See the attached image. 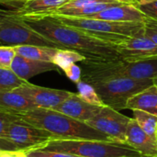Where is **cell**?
<instances>
[{"label":"cell","instance_id":"28","mask_svg":"<svg viewBox=\"0 0 157 157\" xmlns=\"http://www.w3.org/2000/svg\"><path fill=\"white\" fill-rule=\"evenodd\" d=\"M144 34L157 43V18L146 17L144 21Z\"/></svg>","mask_w":157,"mask_h":157},{"label":"cell","instance_id":"18","mask_svg":"<svg viewBox=\"0 0 157 157\" xmlns=\"http://www.w3.org/2000/svg\"><path fill=\"white\" fill-rule=\"evenodd\" d=\"M121 3L117 0H98L96 2H92L86 4L78 8H70V9H57L52 15H61L65 17H91L94 15L116 5H121Z\"/></svg>","mask_w":157,"mask_h":157},{"label":"cell","instance_id":"33","mask_svg":"<svg viewBox=\"0 0 157 157\" xmlns=\"http://www.w3.org/2000/svg\"><path fill=\"white\" fill-rule=\"evenodd\" d=\"M154 84L156 86V87H157V77L155 78V79H154Z\"/></svg>","mask_w":157,"mask_h":157},{"label":"cell","instance_id":"8","mask_svg":"<svg viewBox=\"0 0 157 157\" xmlns=\"http://www.w3.org/2000/svg\"><path fill=\"white\" fill-rule=\"evenodd\" d=\"M10 114L12 121L7 132L0 135V141H10L17 152L43 149L50 142L56 140L50 132L26 122L16 114Z\"/></svg>","mask_w":157,"mask_h":157},{"label":"cell","instance_id":"16","mask_svg":"<svg viewBox=\"0 0 157 157\" xmlns=\"http://www.w3.org/2000/svg\"><path fill=\"white\" fill-rule=\"evenodd\" d=\"M70 0H28L19 9L6 10L15 16H49Z\"/></svg>","mask_w":157,"mask_h":157},{"label":"cell","instance_id":"32","mask_svg":"<svg viewBox=\"0 0 157 157\" xmlns=\"http://www.w3.org/2000/svg\"><path fill=\"white\" fill-rule=\"evenodd\" d=\"M17 157H28V156H27V155H26V153H25V152H21V151H19V152H17Z\"/></svg>","mask_w":157,"mask_h":157},{"label":"cell","instance_id":"4","mask_svg":"<svg viewBox=\"0 0 157 157\" xmlns=\"http://www.w3.org/2000/svg\"><path fill=\"white\" fill-rule=\"evenodd\" d=\"M52 16L70 27L78 29L98 39L119 45L131 37L144 33V22H118L89 17H73L61 15Z\"/></svg>","mask_w":157,"mask_h":157},{"label":"cell","instance_id":"29","mask_svg":"<svg viewBox=\"0 0 157 157\" xmlns=\"http://www.w3.org/2000/svg\"><path fill=\"white\" fill-rule=\"evenodd\" d=\"M65 75L74 83L77 84L82 80V68L81 66L77 65L76 63H74L67 68L63 70Z\"/></svg>","mask_w":157,"mask_h":157},{"label":"cell","instance_id":"21","mask_svg":"<svg viewBox=\"0 0 157 157\" xmlns=\"http://www.w3.org/2000/svg\"><path fill=\"white\" fill-rule=\"evenodd\" d=\"M27 83L28 81L20 78L11 68L0 67V92L14 91Z\"/></svg>","mask_w":157,"mask_h":157},{"label":"cell","instance_id":"6","mask_svg":"<svg viewBox=\"0 0 157 157\" xmlns=\"http://www.w3.org/2000/svg\"><path fill=\"white\" fill-rule=\"evenodd\" d=\"M0 43L1 46L37 45L61 49L56 43L40 34L19 17L1 10L0 17Z\"/></svg>","mask_w":157,"mask_h":157},{"label":"cell","instance_id":"2","mask_svg":"<svg viewBox=\"0 0 157 157\" xmlns=\"http://www.w3.org/2000/svg\"><path fill=\"white\" fill-rule=\"evenodd\" d=\"M16 115L33 126L50 132L56 140L110 141L105 134L87 123L51 109L36 108L30 111Z\"/></svg>","mask_w":157,"mask_h":157},{"label":"cell","instance_id":"17","mask_svg":"<svg viewBox=\"0 0 157 157\" xmlns=\"http://www.w3.org/2000/svg\"><path fill=\"white\" fill-rule=\"evenodd\" d=\"M38 108L33 102L20 93L14 91L0 92V111L19 114Z\"/></svg>","mask_w":157,"mask_h":157},{"label":"cell","instance_id":"23","mask_svg":"<svg viewBox=\"0 0 157 157\" xmlns=\"http://www.w3.org/2000/svg\"><path fill=\"white\" fill-rule=\"evenodd\" d=\"M85 60H86V57L78 52L69 49H59L53 59V63L63 71L68 66L76 63H82Z\"/></svg>","mask_w":157,"mask_h":157},{"label":"cell","instance_id":"15","mask_svg":"<svg viewBox=\"0 0 157 157\" xmlns=\"http://www.w3.org/2000/svg\"><path fill=\"white\" fill-rule=\"evenodd\" d=\"M89 18L118 22H144L146 16L132 4H121L110 6Z\"/></svg>","mask_w":157,"mask_h":157},{"label":"cell","instance_id":"30","mask_svg":"<svg viewBox=\"0 0 157 157\" xmlns=\"http://www.w3.org/2000/svg\"><path fill=\"white\" fill-rule=\"evenodd\" d=\"M0 157H17V152L0 151Z\"/></svg>","mask_w":157,"mask_h":157},{"label":"cell","instance_id":"10","mask_svg":"<svg viewBox=\"0 0 157 157\" xmlns=\"http://www.w3.org/2000/svg\"><path fill=\"white\" fill-rule=\"evenodd\" d=\"M120 58L128 62H136L157 58V43L144 33L131 37L117 45Z\"/></svg>","mask_w":157,"mask_h":157},{"label":"cell","instance_id":"35","mask_svg":"<svg viewBox=\"0 0 157 157\" xmlns=\"http://www.w3.org/2000/svg\"><path fill=\"white\" fill-rule=\"evenodd\" d=\"M135 157H144V156H142V155H141V156H135Z\"/></svg>","mask_w":157,"mask_h":157},{"label":"cell","instance_id":"9","mask_svg":"<svg viewBox=\"0 0 157 157\" xmlns=\"http://www.w3.org/2000/svg\"><path fill=\"white\" fill-rule=\"evenodd\" d=\"M131 118L110 107H102L99 113L86 123L105 134L110 141L127 144V130Z\"/></svg>","mask_w":157,"mask_h":157},{"label":"cell","instance_id":"7","mask_svg":"<svg viewBox=\"0 0 157 157\" xmlns=\"http://www.w3.org/2000/svg\"><path fill=\"white\" fill-rule=\"evenodd\" d=\"M105 106L116 110L127 109L129 99L154 85V80L116 78L91 84Z\"/></svg>","mask_w":157,"mask_h":157},{"label":"cell","instance_id":"27","mask_svg":"<svg viewBox=\"0 0 157 157\" xmlns=\"http://www.w3.org/2000/svg\"><path fill=\"white\" fill-rule=\"evenodd\" d=\"M135 6L149 17L157 18V0H148L136 3Z\"/></svg>","mask_w":157,"mask_h":157},{"label":"cell","instance_id":"25","mask_svg":"<svg viewBox=\"0 0 157 157\" xmlns=\"http://www.w3.org/2000/svg\"><path fill=\"white\" fill-rule=\"evenodd\" d=\"M17 56L15 47L0 46V67L11 68L12 63Z\"/></svg>","mask_w":157,"mask_h":157},{"label":"cell","instance_id":"26","mask_svg":"<svg viewBox=\"0 0 157 157\" xmlns=\"http://www.w3.org/2000/svg\"><path fill=\"white\" fill-rule=\"evenodd\" d=\"M28 157H83L72 155L68 153H62V152H56V151H49L44 149H39V150H31L25 152Z\"/></svg>","mask_w":157,"mask_h":157},{"label":"cell","instance_id":"22","mask_svg":"<svg viewBox=\"0 0 157 157\" xmlns=\"http://www.w3.org/2000/svg\"><path fill=\"white\" fill-rule=\"evenodd\" d=\"M132 112L139 126L157 141V116L140 109H133Z\"/></svg>","mask_w":157,"mask_h":157},{"label":"cell","instance_id":"34","mask_svg":"<svg viewBox=\"0 0 157 157\" xmlns=\"http://www.w3.org/2000/svg\"><path fill=\"white\" fill-rule=\"evenodd\" d=\"M137 1V3H139V2H144V1H148V0H136Z\"/></svg>","mask_w":157,"mask_h":157},{"label":"cell","instance_id":"12","mask_svg":"<svg viewBox=\"0 0 157 157\" xmlns=\"http://www.w3.org/2000/svg\"><path fill=\"white\" fill-rule=\"evenodd\" d=\"M101 109L102 107L94 106L84 101L78 94L72 93L68 98L52 109L86 123L89 120L97 116Z\"/></svg>","mask_w":157,"mask_h":157},{"label":"cell","instance_id":"31","mask_svg":"<svg viewBox=\"0 0 157 157\" xmlns=\"http://www.w3.org/2000/svg\"><path fill=\"white\" fill-rule=\"evenodd\" d=\"M121 3H123V4H132V5H135L137 3L136 0H117Z\"/></svg>","mask_w":157,"mask_h":157},{"label":"cell","instance_id":"19","mask_svg":"<svg viewBox=\"0 0 157 157\" xmlns=\"http://www.w3.org/2000/svg\"><path fill=\"white\" fill-rule=\"evenodd\" d=\"M127 109H140L157 116L156 86L154 84L132 97L127 103Z\"/></svg>","mask_w":157,"mask_h":157},{"label":"cell","instance_id":"11","mask_svg":"<svg viewBox=\"0 0 157 157\" xmlns=\"http://www.w3.org/2000/svg\"><path fill=\"white\" fill-rule=\"evenodd\" d=\"M16 91L26 97L38 108L51 109L60 105L72 95V92L66 90L42 87L32 85L29 82L17 88Z\"/></svg>","mask_w":157,"mask_h":157},{"label":"cell","instance_id":"20","mask_svg":"<svg viewBox=\"0 0 157 157\" xmlns=\"http://www.w3.org/2000/svg\"><path fill=\"white\" fill-rule=\"evenodd\" d=\"M15 50L17 54L28 59L53 63V59L59 51V48L37 45H21L16 46Z\"/></svg>","mask_w":157,"mask_h":157},{"label":"cell","instance_id":"24","mask_svg":"<svg viewBox=\"0 0 157 157\" xmlns=\"http://www.w3.org/2000/svg\"><path fill=\"white\" fill-rule=\"evenodd\" d=\"M77 90H78V96L86 102L98 106V107H104V103L102 102L101 98H99L98 94L97 93L96 89L91 84H88L83 80L78 82L76 84Z\"/></svg>","mask_w":157,"mask_h":157},{"label":"cell","instance_id":"3","mask_svg":"<svg viewBox=\"0 0 157 157\" xmlns=\"http://www.w3.org/2000/svg\"><path fill=\"white\" fill-rule=\"evenodd\" d=\"M82 80L94 84L116 78L154 80L157 77V59L128 62L121 58L111 60H85L82 63Z\"/></svg>","mask_w":157,"mask_h":157},{"label":"cell","instance_id":"5","mask_svg":"<svg viewBox=\"0 0 157 157\" xmlns=\"http://www.w3.org/2000/svg\"><path fill=\"white\" fill-rule=\"evenodd\" d=\"M44 150L68 153L83 157L141 156L128 144L98 140H53Z\"/></svg>","mask_w":157,"mask_h":157},{"label":"cell","instance_id":"13","mask_svg":"<svg viewBox=\"0 0 157 157\" xmlns=\"http://www.w3.org/2000/svg\"><path fill=\"white\" fill-rule=\"evenodd\" d=\"M127 144L142 156L157 157V141L139 126L135 119H132L128 126Z\"/></svg>","mask_w":157,"mask_h":157},{"label":"cell","instance_id":"14","mask_svg":"<svg viewBox=\"0 0 157 157\" xmlns=\"http://www.w3.org/2000/svg\"><path fill=\"white\" fill-rule=\"evenodd\" d=\"M11 69L22 79L28 81L31 77L47 73L52 71L60 72V67H58L55 63L51 62H44V61H38L28 59L23 56L17 54L15 57Z\"/></svg>","mask_w":157,"mask_h":157},{"label":"cell","instance_id":"1","mask_svg":"<svg viewBox=\"0 0 157 157\" xmlns=\"http://www.w3.org/2000/svg\"><path fill=\"white\" fill-rule=\"evenodd\" d=\"M19 17L34 30L56 43L61 49L74 50L85 55L88 60L120 58L117 45L65 25L52 16H23Z\"/></svg>","mask_w":157,"mask_h":157}]
</instances>
